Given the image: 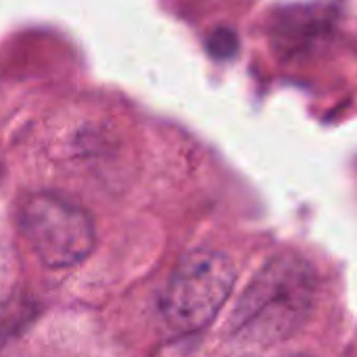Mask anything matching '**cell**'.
<instances>
[{
    "label": "cell",
    "mask_w": 357,
    "mask_h": 357,
    "mask_svg": "<svg viewBox=\"0 0 357 357\" xmlns=\"http://www.w3.org/2000/svg\"><path fill=\"white\" fill-rule=\"evenodd\" d=\"M234 282L236 270L230 257L209 249L190 251L165 287L161 314L176 333H199L215 320Z\"/></svg>",
    "instance_id": "cell-2"
},
{
    "label": "cell",
    "mask_w": 357,
    "mask_h": 357,
    "mask_svg": "<svg viewBox=\"0 0 357 357\" xmlns=\"http://www.w3.org/2000/svg\"><path fill=\"white\" fill-rule=\"evenodd\" d=\"M207 50L213 59L224 61V59H232L238 52V36L228 29V27H220L215 29L209 40H207Z\"/></svg>",
    "instance_id": "cell-5"
},
{
    "label": "cell",
    "mask_w": 357,
    "mask_h": 357,
    "mask_svg": "<svg viewBox=\"0 0 357 357\" xmlns=\"http://www.w3.org/2000/svg\"><path fill=\"white\" fill-rule=\"evenodd\" d=\"M0 176H2V161H0Z\"/></svg>",
    "instance_id": "cell-6"
},
{
    "label": "cell",
    "mask_w": 357,
    "mask_h": 357,
    "mask_svg": "<svg viewBox=\"0 0 357 357\" xmlns=\"http://www.w3.org/2000/svg\"><path fill=\"white\" fill-rule=\"evenodd\" d=\"M318 295V278L299 255L270 259L249 282L230 320L228 339L238 347H272L310 320Z\"/></svg>",
    "instance_id": "cell-1"
},
{
    "label": "cell",
    "mask_w": 357,
    "mask_h": 357,
    "mask_svg": "<svg viewBox=\"0 0 357 357\" xmlns=\"http://www.w3.org/2000/svg\"><path fill=\"white\" fill-rule=\"evenodd\" d=\"M19 226L36 257L54 270L82 264L96 245L88 211L52 192L27 197L19 209Z\"/></svg>",
    "instance_id": "cell-3"
},
{
    "label": "cell",
    "mask_w": 357,
    "mask_h": 357,
    "mask_svg": "<svg viewBox=\"0 0 357 357\" xmlns=\"http://www.w3.org/2000/svg\"><path fill=\"white\" fill-rule=\"evenodd\" d=\"M326 29L324 13L316 8H295L289 10L284 19L278 21V31L282 38V44L295 48L303 46L305 42H312V38H320Z\"/></svg>",
    "instance_id": "cell-4"
}]
</instances>
